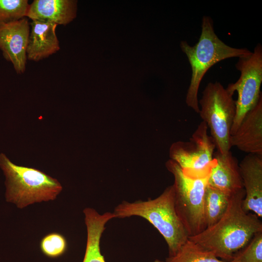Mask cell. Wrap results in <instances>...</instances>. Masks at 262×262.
I'll return each instance as SVG.
<instances>
[{
    "label": "cell",
    "mask_w": 262,
    "mask_h": 262,
    "mask_svg": "<svg viewBox=\"0 0 262 262\" xmlns=\"http://www.w3.org/2000/svg\"><path fill=\"white\" fill-rule=\"evenodd\" d=\"M182 51L187 56L192 69V76L185 98L187 105L196 113H199L198 92L202 79L216 63L226 59L240 57L251 52L246 48L231 47L221 40L215 33L213 21L208 16L202 19L201 32L194 46L186 41L180 44Z\"/></svg>",
    "instance_id": "obj_3"
},
{
    "label": "cell",
    "mask_w": 262,
    "mask_h": 262,
    "mask_svg": "<svg viewBox=\"0 0 262 262\" xmlns=\"http://www.w3.org/2000/svg\"><path fill=\"white\" fill-rule=\"evenodd\" d=\"M165 262H233L220 260L211 251L206 250L190 240Z\"/></svg>",
    "instance_id": "obj_17"
},
{
    "label": "cell",
    "mask_w": 262,
    "mask_h": 262,
    "mask_svg": "<svg viewBox=\"0 0 262 262\" xmlns=\"http://www.w3.org/2000/svg\"><path fill=\"white\" fill-rule=\"evenodd\" d=\"M28 0H0V26L27 17Z\"/></svg>",
    "instance_id": "obj_18"
},
{
    "label": "cell",
    "mask_w": 262,
    "mask_h": 262,
    "mask_svg": "<svg viewBox=\"0 0 262 262\" xmlns=\"http://www.w3.org/2000/svg\"><path fill=\"white\" fill-rule=\"evenodd\" d=\"M165 164L174 178L173 186L177 213L189 237L197 235L206 228L203 213L204 198L213 166L194 171L182 170L171 159Z\"/></svg>",
    "instance_id": "obj_4"
},
{
    "label": "cell",
    "mask_w": 262,
    "mask_h": 262,
    "mask_svg": "<svg viewBox=\"0 0 262 262\" xmlns=\"http://www.w3.org/2000/svg\"><path fill=\"white\" fill-rule=\"evenodd\" d=\"M213 157L216 164L211 169L208 184L230 196L243 189L239 163L231 152L222 154L216 150Z\"/></svg>",
    "instance_id": "obj_12"
},
{
    "label": "cell",
    "mask_w": 262,
    "mask_h": 262,
    "mask_svg": "<svg viewBox=\"0 0 262 262\" xmlns=\"http://www.w3.org/2000/svg\"><path fill=\"white\" fill-rule=\"evenodd\" d=\"M30 32V22L26 17L0 26V49L18 74L26 70Z\"/></svg>",
    "instance_id": "obj_9"
},
{
    "label": "cell",
    "mask_w": 262,
    "mask_h": 262,
    "mask_svg": "<svg viewBox=\"0 0 262 262\" xmlns=\"http://www.w3.org/2000/svg\"><path fill=\"white\" fill-rule=\"evenodd\" d=\"M30 32L27 48V58L38 62L60 50L56 30L57 24L48 21L33 20L30 23Z\"/></svg>",
    "instance_id": "obj_13"
},
{
    "label": "cell",
    "mask_w": 262,
    "mask_h": 262,
    "mask_svg": "<svg viewBox=\"0 0 262 262\" xmlns=\"http://www.w3.org/2000/svg\"><path fill=\"white\" fill-rule=\"evenodd\" d=\"M87 228V242L82 262H106L100 247V239L105 229V225L112 219L108 212L99 214L94 209L84 211Z\"/></svg>",
    "instance_id": "obj_15"
},
{
    "label": "cell",
    "mask_w": 262,
    "mask_h": 262,
    "mask_svg": "<svg viewBox=\"0 0 262 262\" xmlns=\"http://www.w3.org/2000/svg\"><path fill=\"white\" fill-rule=\"evenodd\" d=\"M199 115L210 129L218 151L227 154L231 147L230 131L236 114V103L219 82H209L198 101Z\"/></svg>",
    "instance_id": "obj_6"
},
{
    "label": "cell",
    "mask_w": 262,
    "mask_h": 262,
    "mask_svg": "<svg viewBox=\"0 0 262 262\" xmlns=\"http://www.w3.org/2000/svg\"><path fill=\"white\" fill-rule=\"evenodd\" d=\"M244 189L231 195L229 206L220 219L213 226L188 239L226 261L244 248L257 233L262 223L254 213L243 208Z\"/></svg>",
    "instance_id": "obj_1"
},
{
    "label": "cell",
    "mask_w": 262,
    "mask_h": 262,
    "mask_svg": "<svg viewBox=\"0 0 262 262\" xmlns=\"http://www.w3.org/2000/svg\"><path fill=\"white\" fill-rule=\"evenodd\" d=\"M67 247V243L65 236L56 232L47 234L40 243L42 252L50 258L61 256L66 252Z\"/></svg>",
    "instance_id": "obj_19"
},
{
    "label": "cell",
    "mask_w": 262,
    "mask_h": 262,
    "mask_svg": "<svg viewBox=\"0 0 262 262\" xmlns=\"http://www.w3.org/2000/svg\"><path fill=\"white\" fill-rule=\"evenodd\" d=\"M113 213L115 218L137 216L147 220L164 238L169 256L175 255L188 240V234L175 208L173 185L153 199L123 201L115 207Z\"/></svg>",
    "instance_id": "obj_2"
},
{
    "label": "cell",
    "mask_w": 262,
    "mask_h": 262,
    "mask_svg": "<svg viewBox=\"0 0 262 262\" xmlns=\"http://www.w3.org/2000/svg\"><path fill=\"white\" fill-rule=\"evenodd\" d=\"M240 72V76L234 83L229 84L226 88L232 96L236 91L238 98L236 103V114L231 127L233 135L246 113L257 103L262 92V47L257 45L253 52L239 57L235 65Z\"/></svg>",
    "instance_id": "obj_7"
},
{
    "label": "cell",
    "mask_w": 262,
    "mask_h": 262,
    "mask_svg": "<svg viewBox=\"0 0 262 262\" xmlns=\"http://www.w3.org/2000/svg\"><path fill=\"white\" fill-rule=\"evenodd\" d=\"M153 262H164L161 261L159 260H156Z\"/></svg>",
    "instance_id": "obj_21"
},
{
    "label": "cell",
    "mask_w": 262,
    "mask_h": 262,
    "mask_svg": "<svg viewBox=\"0 0 262 262\" xmlns=\"http://www.w3.org/2000/svg\"><path fill=\"white\" fill-rule=\"evenodd\" d=\"M231 196L208 184L203 203L206 228L214 225L222 217L228 208Z\"/></svg>",
    "instance_id": "obj_16"
},
{
    "label": "cell",
    "mask_w": 262,
    "mask_h": 262,
    "mask_svg": "<svg viewBox=\"0 0 262 262\" xmlns=\"http://www.w3.org/2000/svg\"><path fill=\"white\" fill-rule=\"evenodd\" d=\"M208 127L202 121L188 141H177L169 150L171 160L183 170L198 171L214 166V142L208 133Z\"/></svg>",
    "instance_id": "obj_8"
},
{
    "label": "cell",
    "mask_w": 262,
    "mask_h": 262,
    "mask_svg": "<svg viewBox=\"0 0 262 262\" xmlns=\"http://www.w3.org/2000/svg\"><path fill=\"white\" fill-rule=\"evenodd\" d=\"M231 261L233 262H262V231L256 234Z\"/></svg>",
    "instance_id": "obj_20"
},
{
    "label": "cell",
    "mask_w": 262,
    "mask_h": 262,
    "mask_svg": "<svg viewBox=\"0 0 262 262\" xmlns=\"http://www.w3.org/2000/svg\"><path fill=\"white\" fill-rule=\"evenodd\" d=\"M230 142L242 151L262 156V95L231 135Z\"/></svg>",
    "instance_id": "obj_11"
},
{
    "label": "cell",
    "mask_w": 262,
    "mask_h": 262,
    "mask_svg": "<svg viewBox=\"0 0 262 262\" xmlns=\"http://www.w3.org/2000/svg\"><path fill=\"white\" fill-rule=\"evenodd\" d=\"M77 0H34L29 5L27 17L66 25L76 17Z\"/></svg>",
    "instance_id": "obj_14"
},
{
    "label": "cell",
    "mask_w": 262,
    "mask_h": 262,
    "mask_svg": "<svg viewBox=\"0 0 262 262\" xmlns=\"http://www.w3.org/2000/svg\"><path fill=\"white\" fill-rule=\"evenodd\" d=\"M239 164L245 192L243 209L262 217V156L248 154Z\"/></svg>",
    "instance_id": "obj_10"
},
{
    "label": "cell",
    "mask_w": 262,
    "mask_h": 262,
    "mask_svg": "<svg viewBox=\"0 0 262 262\" xmlns=\"http://www.w3.org/2000/svg\"><path fill=\"white\" fill-rule=\"evenodd\" d=\"M0 167L6 178V200L20 209L35 202L54 200L63 189L57 179L39 169L16 165L2 153Z\"/></svg>",
    "instance_id": "obj_5"
}]
</instances>
